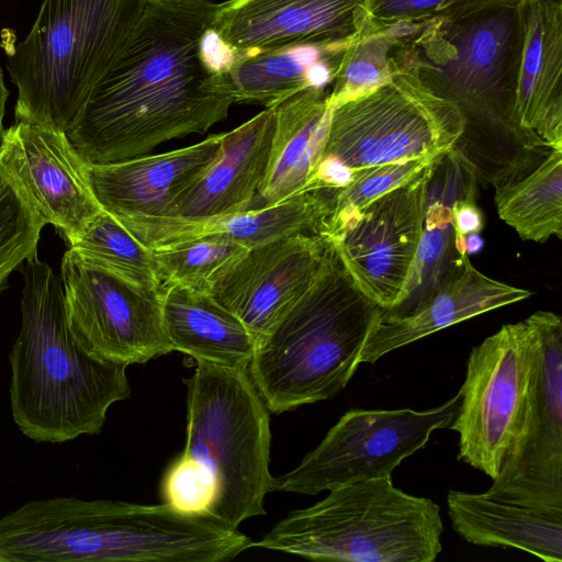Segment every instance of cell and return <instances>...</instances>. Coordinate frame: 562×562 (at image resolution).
I'll return each instance as SVG.
<instances>
[{"instance_id":"83f0119b","label":"cell","mask_w":562,"mask_h":562,"mask_svg":"<svg viewBox=\"0 0 562 562\" xmlns=\"http://www.w3.org/2000/svg\"><path fill=\"white\" fill-rule=\"evenodd\" d=\"M69 248L90 265L136 288L162 292L153 250L103 209Z\"/></svg>"},{"instance_id":"6da1fadb","label":"cell","mask_w":562,"mask_h":562,"mask_svg":"<svg viewBox=\"0 0 562 562\" xmlns=\"http://www.w3.org/2000/svg\"><path fill=\"white\" fill-rule=\"evenodd\" d=\"M213 0H148L122 53L66 132L86 164L124 161L202 134L234 99L203 38Z\"/></svg>"},{"instance_id":"f1b7e54d","label":"cell","mask_w":562,"mask_h":562,"mask_svg":"<svg viewBox=\"0 0 562 562\" xmlns=\"http://www.w3.org/2000/svg\"><path fill=\"white\" fill-rule=\"evenodd\" d=\"M427 199L419 247L411 273L404 301L384 314L403 316L419 306L442 282L458 269L462 256L454 247L451 204L441 192ZM454 201V200H453ZM452 201V202H453Z\"/></svg>"},{"instance_id":"836d02e7","label":"cell","mask_w":562,"mask_h":562,"mask_svg":"<svg viewBox=\"0 0 562 562\" xmlns=\"http://www.w3.org/2000/svg\"><path fill=\"white\" fill-rule=\"evenodd\" d=\"M445 0H368L370 19L380 23L418 22L430 18Z\"/></svg>"},{"instance_id":"8d00e7d4","label":"cell","mask_w":562,"mask_h":562,"mask_svg":"<svg viewBox=\"0 0 562 562\" xmlns=\"http://www.w3.org/2000/svg\"><path fill=\"white\" fill-rule=\"evenodd\" d=\"M8 97H9V91L5 88L4 80H3V72L0 67V137H1L2 132L4 131L2 120H3V115H4V108H5V102L8 100Z\"/></svg>"},{"instance_id":"4316f807","label":"cell","mask_w":562,"mask_h":562,"mask_svg":"<svg viewBox=\"0 0 562 562\" xmlns=\"http://www.w3.org/2000/svg\"><path fill=\"white\" fill-rule=\"evenodd\" d=\"M407 25L370 19L341 56L327 95L329 109L373 91L398 71L397 50Z\"/></svg>"},{"instance_id":"9c48e42d","label":"cell","mask_w":562,"mask_h":562,"mask_svg":"<svg viewBox=\"0 0 562 562\" xmlns=\"http://www.w3.org/2000/svg\"><path fill=\"white\" fill-rule=\"evenodd\" d=\"M538 338L527 321L505 324L472 348L450 428L459 459L494 480L521 424Z\"/></svg>"},{"instance_id":"ac0fdd59","label":"cell","mask_w":562,"mask_h":562,"mask_svg":"<svg viewBox=\"0 0 562 562\" xmlns=\"http://www.w3.org/2000/svg\"><path fill=\"white\" fill-rule=\"evenodd\" d=\"M222 134L156 155L113 164H87L91 190L101 207L116 217H164L176 196L218 155Z\"/></svg>"},{"instance_id":"8fae6325","label":"cell","mask_w":562,"mask_h":562,"mask_svg":"<svg viewBox=\"0 0 562 562\" xmlns=\"http://www.w3.org/2000/svg\"><path fill=\"white\" fill-rule=\"evenodd\" d=\"M527 321L538 338L524 417L486 495L562 514V319L538 311Z\"/></svg>"},{"instance_id":"4dcf8cb0","label":"cell","mask_w":562,"mask_h":562,"mask_svg":"<svg viewBox=\"0 0 562 562\" xmlns=\"http://www.w3.org/2000/svg\"><path fill=\"white\" fill-rule=\"evenodd\" d=\"M445 155L401 160L355 170L352 182L342 189H338L333 210L324 221L317 235L325 239L335 237L367 205L411 181Z\"/></svg>"},{"instance_id":"cb8c5ba5","label":"cell","mask_w":562,"mask_h":562,"mask_svg":"<svg viewBox=\"0 0 562 562\" xmlns=\"http://www.w3.org/2000/svg\"><path fill=\"white\" fill-rule=\"evenodd\" d=\"M447 506L453 530L470 543L515 548L546 562L562 561V514L453 490Z\"/></svg>"},{"instance_id":"5bb4252c","label":"cell","mask_w":562,"mask_h":562,"mask_svg":"<svg viewBox=\"0 0 562 562\" xmlns=\"http://www.w3.org/2000/svg\"><path fill=\"white\" fill-rule=\"evenodd\" d=\"M0 167L44 224H52L69 246L102 210L87 164L65 132L15 122L1 134Z\"/></svg>"},{"instance_id":"44dd1931","label":"cell","mask_w":562,"mask_h":562,"mask_svg":"<svg viewBox=\"0 0 562 562\" xmlns=\"http://www.w3.org/2000/svg\"><path fill=\"white\" fill-rule=\"evenodd\" d=\"M562 0H525L516 100L521 127L562 150Z\"/></svg>"},{"instance_id":"d590c367","label":"cell","mask_w":562,"mask_h":562,"mask_svg":"<svg viewBox=\"0 0 562 562\" xmlns=\"http://www.w3.org/2000/svg\"><path fill=\"white\" fill-rule=\"evenodd\" d=\"M464 244H465V251L468 255H473V254L479 252L484 246L483 239L476 233L465 235Z\"/></svg>"},{"instance_id":"7a4b0ae2","label":"cell","mask_w":562,"mask_h":562,"mask_svg":"<svg viewBox=\"0 0 562 562\" xmlns=\"http://www.w3.org/2000/svg\"><path fill=\"white\" fill-rule=\"evenodd\" d=\"M524 38L525 0H445L409 24L397 50L398 70L463 116L448 154L494 188L522 177L549 148L516 116Z\"/></svg>"},{"instance_id":"7402d4cb","label":"cell","mask_w":562,"mask_h":562,"mask_svg":"<svg viewBox=\"0 0 562 562\" xmlns=\"http://www.w3.org/2000/svg\"><path fill=\"white\" fill-rule=\"evenodd\" d=\"M346 47L304 42L234 55L226 72L234 103L271 108L306 89H327Z\"/></svg>"},{"instance_id":"277c9868","label":"cell","mask_w":562,"mask_h":562,"mask_svg":"<svg viewBox=\"0 0 562 562\" xmlns=\"http://www.w3.org/2000/svg\"><path fill=\"white\" fill-rule=\"evenodd\" d=\"M382 311L327 241L312 285L256 342L247 370L268 411L281 414L342 391Z\"/></svg>"},{"instance_id":"5b68a950","label":"cell","mask_w":562,"mask_h":562,"mask_svg":"<svg viewBox=\"0 0 562 562\" xmlns=\"http://www.w3.org/2000/svg\"><path fill=\"white\" fill-rule=\"evenodd\" d=\"M148 0H43L26 37L7 55L15 122L67 132L109 72Z\"/></svg>"},{"instance_id":"3957f363","label":"cell","mask_w":562,"mask_h":562,"mask_svg":"<svg viewBox=\"0 0 562 562\" xmlns=\"http://www.w3.org/2000/svg\"><path fill=\"white\" fill-rule=\"evenodd\" d=\"M21 272L22 324L9 355L13 420L36 442L98 434L110 406L130 396L127 367L98 360L78 345L61 281L37 254Z\"/></svg>"},{"instance_id":"d4e9b609","label":"cell","mask_w":562,"mask_h":562,"mask_svg":"<svg viewBox=\"0 0 562 562\" xmlns=\"http://www.w3.org/2000/svg\"><path fill=\"white\" fill-rule=\"evenodd\" d=\"M160 302L165 331L173 351L189 355L195 361L248 368L256 338L210 293L168 284Z\"/></svg>"},{"instance_id":"484cf974","label":"cell","mask_w":562,"mask_h":562,"mask_svg":"<svg viewBox=\"0 0 562 562\" xmlns=\"http://www.w3.org/2000/svg\"><path fill=\"white\" fill-rule=\"evenodd\" d=\"M498 216L524 240L562 238V150L550 149L522 177L495 187Z\"/></svg>"},{"instance_id":"d6a6232c","label":"cell","mask_w":562,"mask_h":562,"mask_svg":"<svg viewBox=\"0 0 562 562\" xmlns=\"http://www.w3.org/2000/svg\"><path fill=\"white\" fill-rule=\"evenodd\" d=\"M164 503L190 515H209L216 491L207 470L196 460L181 454L167 469L161 484Z\"/></svg>"},{"instance_id":"8992f818","label":"cell","mask_w":562,"mask_h":562,"mask_svg":"<svg viewBox=\"0 0 562 562\" xmlns=\"http://www.w3.org/2000/svg\"><path fill=\"white\" fill-rule=\"evenodd\" d=\"M442 531L439 505L386 476L330 490L321 502L289 513L252 547L313 560L432 562Z\"/></svg>"},{"instance_id":"1f68e13d","label":"cell","mask_w":562,"mask_h":562,"mask_svg":"<svg viewBox=\"0 0 562 562\" xmlns=\"http://www.w3.org/2000/svg\"><path fill=\"white\" fill-rule=\"evenodd\" d=\"M44 222L0 167V291L23 261L36 255Z\"/></svg>"},{"instance_id":"e575fe53","label":"cell","mask_w":562,"mask_h":562,"mask_svg":"<svg viewBox=\"0 0 562 562\" xmlns=\"http://www.w3.org/2000/svg\"><path fill=\"white\" fill-rule=\"evenodd\" d=\"M474 189L475 187H472L451 204L456 236L465 237L469 234H477L484 227L483 214L474 201Z\"/></svg>"},{"instance_id":"d6986e66","label":"cell","mask_w":562,"mask_h":562,"mask_svg":"<svg viewBox=\"0 0 562 562\" xmlns=\"http://www.w3.org/2000/svg\"><path fill=\"white\" fill-rule=\"evenodd\" d=\"M276 130V109L222 133L218 155L170 204L164 217H210L252 206L266 173Z\"/></svg>"},{"instance_id":"ba28073f","label":"cell","mask_w":562,"mask_h":562,"mask_svg":"<svg viewBox=\"0 0 562 562\" xmlns=\"http://www.w3.org/2000/svg\"><path fill=\"white\" fill-rule=\"evenodd\" d=\"M460 110L398 70L384 85L330 109L321 157L353 170L448 154L463 132Z\"/></svg>"},{"instance_id":"52a82bcc","label":"cell","mask_w":562,"mask_h":562,"mask_svg":"<svg viewBox=\"0 0 562 562\" xmlns=\"http://www.w3.org/2000/svg\"><path fill=\"white\" fill-rule=\"evenodd\" d=\"M187 384V438L183 454L211 474L215 499L209 515L237 528L265 515L270 492L269 411L247 368L196 361Z\"/></svg>"},{"instance_id":"4fadbf2b","label":"cell","mask_w":562,"mask_h":562,"mask_svg":"<svg viewBox=\"0 0 562 562\" xmlns=\"http://www.w3.org/2000/svg\"><path fill=\"white\" fill-rule=\"evenodd\" d=\"M441 159L371 202L342 232L326 239L356 286L383 311L396 308L406 296L431 176Z\"/></svg>"},{"instance_id":"2e32d148","label":"cell","mask_w":562,"mask_h":562,"mask_svg":"<svg viewBox=\"0 0 562 562\" xmlns=\"http://www.w3.org/2000/svg\"><path fill=\"white\" fill-rule=\"evenodd\" d=\"M369 21L368 0H228L210 29L236 55L304 42L348 45Z\"/></svg>"},{"instance_id":"e0dca14e","label":"cell","mask_w":562,"mask_h":562,"mask_svg":"<svg viewBox=\"0 0 562 562\" xmlns=\"http://www.w3.org/2000/svg\"><path fill=\"white\" fill-rule=\"evenodd\" d=\"M337 191H305L276 204L210 217L117 218L149 249L196 239H223L250 249L294 234H318Z\"/></svg>"},{"instance_id":"30bf717a","label":"cell","mask_w":562,"mask_h":562,"mask_svg":"<svg viewBox=\"0 0 562 562\" xmlns=\"http://www.w3.org/2000/svg\"><path fill=\"white\" fill-rule=\"evenodd\" d=\"M459 403L458 392L423 412L348 411L295 469L272 477L270 492L316 495L353 482L391 476L404 459L425 447L435 430L450 426Z\"/></svg>"},{"instance_id":"7c38bea8","label":"cell","mask_w":562,"mask_h":562,"mask_svg":"<svg viewBox=\"0 0 562 562\" xmlns=\"http://www.w3.org/2000/svg\"><path fill=\"white\" fill-rule=\"evenodd\" d=\"M61 280L69 329L93 358L127 367L173 351L161 293L136 288L70 248L61 260Z\"/></svg>"},{"instance_id":"9a60e30c","label":"cell","mask_w":562,"mask_h":562,"mask_svg":"<svg viewBox=\"0 0 562 562\" xmlns=\"http://www.w3.org/2000/svg\"><path fill=\"white\" fill-rule=\"evenodd\" d=\"M326 246L321 235L300 233L250 248L209 293L258 340L312 285Z\"/></svg>"},{"instance_id":"ffe728a7","label":"cell","mask_w":562,"mask_h":562,"mask_svg":"<svg viewBox=\"0 0 562 562\" xmlns=\"http://www.w3.org/2000/svg\"><path fill=\"white\" fill-rule=\"evenodd\" d=\"M531 294L483 274L472 266L469 255H463L452 276L412 313L393 316L382 311L362 349L360 363H375L395 349Z\"/></svg>"},{"instance_id":"603a6c76","label":"cell","mask_w":562,"mask_h":562,"mask_svg":"<svg viewBox=\"0 0 562 562\" xmlns=\"http://www.w3.org/2000/svg\"><path fill=\"white\" fill-rule=\"evenodd\" d=\"M327 95V89L311 88L274 106L276 130L258 190L261 205L304 192L326 143L330 115Z\"/></svg>"},{"instance_id":"f546056e","label":"cell","mask_w":562,"mask_h":562,"mask_svg":"<svg viewBox=\"0 0 562 562\" xmlns=\"http://www.w3.org/2000/svg\"><path fill=\"white\" fill-rule=\"evenodd\" d=\"M151 250L162 286L177 284L209 293L248 248L223 239H196Z\"/></svg>"}]
</instances>
